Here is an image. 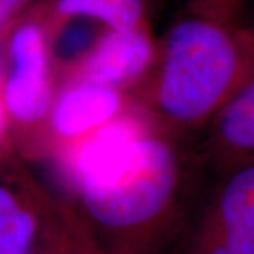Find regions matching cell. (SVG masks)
I'll use <instances>...</instances> for the list:
<instances>
[{
  "mask_svg": "<svg viewBox=\"0 0 254 254\" xmlns=\"http://www.w3.org/2000/svg\"><path fill=\"white\" fill-rule=\"evenodd\" d=\"M75 212L108 254H150L208 165L136 105L54 153Z\"/></svg>",
  "mask_w": 254,
  "mask_h": 254,
  "instance_id": "1",
  "label": "cell"
},
{
  "mask_svg": "<svg viewBox=\"0 0 254 254\" xmlns=\"http://www.w3.org/2000/svg\"><path fill=\"white\" fill-rule=\"evenodd\" d=\"M254 76V30L190 14L168 30L137 108L160 130L190 138Z\"/></svg>",
  "mask_w": 254,
  "mask_h": 254,
  "instance_id": "2",
  "label": "cell"
},
{
  "mask_svg": "<svg viewBox=\"0 0 254 254\" xmlns=\"http://www.w3.org/2000/svg\"><path fill=\"white\" fill-rule=\"evenodd\" d=\"M4 72L0 99L11 137L21 144L40 136L57 93L46 24L37 17L16 20L3 34Z\"/></svg>",
  "mask_w": 254,
  "mask_h": 254,
  "instance_id": "3",
  "label": "cell"
},
{
  "mask_svg": "<svg viewBox=\"0 0 254 254\" xmlns=\"http://www.w3.org/2000/svg\"><path fill=\"white\" fill-rule=\"evenodd\" d=\"M212 170L180 254H254V155Z\"/></svg>",
  "mask_w": 254,
  "mask_h": 254,
  "instance_id": "4",
  "label": "cell"
},
{
  "mask_svg": "<svg viewBox=\"0 0 254 254\" xmlns=\"http://www.w3.org/2000/svg\"><path fill=\"white\" fill-rule=\"evenodd\" d=\"M134 105L127 92L85 81H66L57 89L40 133L53 151L69 145L119 118Z\"/></svg>",
  "mask_w": 254,
  "mask_h": 254,
  "instance_id": "5",
  "label": "cell"
},
{
  "mask_svg": "<svg viewBox=\"0 0 254 254\" xmlns=\"http://www.w3.org/2000/svg\"><path fill=\"white\" fill-rule=\"evenodd\" d=\"M158 44L147 26L127 31H105L66 81H85L119 91L137 89L151 72Z\"/></svg>",
  "mask_w": 254,
  "mask_h": 254,
  "instance_id": "6",
  "label": "cell"
},
{
  "mask_svg": "<svg viewBox=\"0 0 254 254\" xmlns=\"http://www.w3.org/2000/svg\"><path fill=\"white\" fill-rule=\"evenodd\" d=\"M47 187L17 151L0 160V254H31Z\"/></svg>",
  "mask_w": 254,
  "mask_h": 254,
  "instance_id": "7",
  "label": "cell"
},
{
  "mask_svg": "<svg viewBox=\"0 0 254 254\" xmlns=\"http://www.w3.org/2000/svg\"><path fill=\"white\" fill-rule=\"evenodd\" d=\"M200 153L208 168L254 155V76L203 128Z\"/></svg>",
  "mask_w": 254,
  "mask_h": 254,
  "instance_id": "8",
  "label": "cell"
},
{
  "mask_svg": "<svg viewBox=\"0 0 254 254\" xmlns=\"http://www.w3.org/2000/svg\"><path fill=\"white\" fill-rule=\"evenodd\" d=\"M31 254H108L75 209L47 188Z\"/></svg>",
  "mask_w": 254,
  "mask_h": 254,
  "instance_id": "9",
  "label": "cell"
},
{
  "mask_svg": "<svg viewBox=\"0 0 254 254\" xmlns=\"http://www.w3.org/2000/svg\"><path fill=\"white\" fill-rule=\"evenodd\" d=\"M144 0H54L55 21L81 18L98 21L106 31H127L147 26Z\"/></svg>",
  "mask_w": 254,
  "mask_h": 254,
  "instance_id": "10",
  "label": "cell"
},
{
  "mask_svg": "<svg viewBox=\"0 0 254 254\" xmlns=\"http://www.w3.org/2000/svg\"><path fill=\"white\" fill-rule=\"evenodd\" d=\"M242 0H190L188 13L225 24H235Z\"/></svg>",
  "mask_w": 254,
  "mask_h": 254,
  "instance_id": "11",
  "label": "cell"
},
{
  "mask_svg": "<svg viewBox=\"0 0 254 254\" xmlns=\"http://www.w3.org/2000/svg\"><path fill=\"white\" fill-rule=\"evenodd\" d=\"M28 0H0V36L17 20V16L24 10Z\"/></svg>",
  "mask_w": 254,
  "mask_h": 254,
  "instance_id": "12",
  "label": "cell"
},
{
  "mask_svg": "<svg viewBox=\"0 0 254 254\" xmlns=\"http://www.w3.org/2000/svg\"><path fill=\"white\" fill-rule=\"evenodd\" d=\"M13 153H16V145L10 131L9 119L0 99V160L6 158Z\"/></svg>",
  "mask_w": 254,
  "mask_h": 254,
  "instance_id": "13",
  "label": "cell"
},
{
  "mask_svg": "<svg viewBox=\"0 0 254 254\" xmlns=\"http://www.w3.org/2000/svg\"><path fill=\"white\" fill-rule=\"evenodd\" d=\"M3 72H4V46H3V36H0V88L3 81Z\"/></svg>",
  "mask_w": 254,
  "mask_h": 254,
  "instance_id": "14",
  "label": "cell"
}]
</instances>
